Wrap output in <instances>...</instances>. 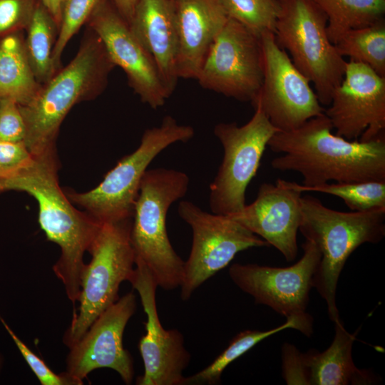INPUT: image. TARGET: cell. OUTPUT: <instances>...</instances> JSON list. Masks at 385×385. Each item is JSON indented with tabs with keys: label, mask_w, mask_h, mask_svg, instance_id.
Instances as JSON below:
<instances>
[{
	"label": "cell",
	"mask_w": 385,
	"mask_h": 385,
	"mask_svg": "<svg viewBox=\"0 0 385 385\" xmlns=\"http://www.w3.org/2000/svg\"><path fill=\"white\" fill-rule=\"evenodd\" d=\"M263 80L251 103L259 108L279 131L298 128L312 118L324 113L309 79L294 66L274 34L260 35Z\"/></svg>",
	"instance_id": "12"
},
{
	"label": "cell",
	"mask_w": 385,
	"mask_h": 385,
	"mask_svg": "<svg viewBox=\"0 0 385 385\" xmlns=\"http://www.w3.org/2000/svg\"><path fill=\"white\" fill-rule=\"evenodd\" d=\"M178 35L177 73L196 79L217 36L229 19L219 0H172Z\"/></svg>",
	"instance_id": "19"
},
{
	"label": "cell",
	"mask_w": 385,
	"mask_h": 385,
	"mask_svg": "<svg viewBox=\"0 0 385 385\" xmlns=\"http://www.w3.org/2000/svg\"><path fill=\"white\" fill-rule=\"evenodd\" d=\"M41 87L31 68L23 32L0 39V98L28 104Z\"/></svg>",
	"instance_id": "22"
},
{
	"label": "cell",
	"mask_w": 385,
	"mask_h": 385,
	"mask_svg": "<svg viewBox=\"0 0 385 385\" xmlns=\"http://www.w3.org/2000/svg\"><path fill=\"white\" fill-rule=\"evenodd\" d=\"M1 192V188H0V192Z\"/></svg>",
	"instance_id": "37"
},
{
	"label": "cell",
	"mask_w": 385,
	"mask_h": 385,
	"mask_svg": "<svg viewBox=\"0 0 385 385\" xmlns=\"http://www.w3.org/2000/svg\"><path fill=\"white\" fill-rule=\"evenodd\" d=\"M26 31L24 46L26 56L37 81L42 85L56 73L53 51L58 27L41 0L38 1Z\"/></svg>",
	"instance_id": "23"
},
{
	"label": "cell",
	"mask_w": 385,
	"mask_h": 385,
	"mask_svg": "<svg viewBox=\"0 0 385 385\" xmlns=\"http://www.w3.org/2000/svg\"><path fill=\"white\" fill-rule=\"evenodd\" d=\"M290 328L299 331V325L295 321L287 319L285 323L272 329H247L240 332L208 366L191 376L185 377L183 385L219 384L224 370L232 362L265 339Z\"/></svg>",
	"instance_id": "26"
},
{
	"label": "cell",
	"mask_w": 385,
	"mask_h": 385,
	"mask_svg": "<svg viewBox=\"0 0 385 385\" xmlns=\"http://www.w3.org/2000/svg\"><path fill=\"white\" fill-rule=\"evenodd\" d=\"M334 337L324 351L309 349L300 353L305 384L311 385H363L377 382L374 374L356 366L352 359V346L356 331L351 334L340 318L334 322Z\"/></svg>",
	"instance_id": "21"
},
{
	"label": "cell",
	"mask_w": 385,
	"mask_h": 385,
	"mask_svg": "<svg viewBox=\"0 0 385 385\" xmlns=\"http://www.w3.org/2000/svg\"><path fill=\"white\" fill-rule=\"evenodd\" d=\"M327 17V33L334 45L348 31L384 19L385 0H312Z\"/></svg>",
	"instance_id": "24"
},
{
	"label": "cell",
	"mask_w": 385,
	"mask_h": 385,
	"mask_svg": "<svg viewBox=\"0 0 385 385\" xmlns=\"http://www.w3.org/2000/svg\"><path fill=\"white\" fill-rule=\"evenodd\" d=\"M87 27L103 43L115 66L125 72L128 83L140 101L153 109L169 98L153 57L132 32L112 0H105L94 11Z\"/></svg>",
	"instance_id": "16"
},
{
	"label": "cell",
	"mask_w": 385,
	"mask_h": 385,
	"mask_svg": "<svg viewBox=\"0 0 385 385\" xmlns=\"http://www.w3.org/2000/svg\"><path fill=\"white\" fill-rule=\"evenodd\" d=\"M0 321L9 334L28 365L42 385H80L83 383L71 376L66 371L61 374H55L43 361L34 354L12 331L4 319Z\"/></svg>",
	"instance_id": "31"
},
{
	"label": "cell",
	"mask_w": 385,
	"mask_h": 385,
	"mask_svg": "<svg viewBox=\"0 0 385 385\" xmlns=\"http://www.w3.org/2000/svg\"><path fill=\"white\" fill-rule=\"evenodd\" d=\"M115 66L98 36L88 27L75 56L41 85L28 104L19 106L26 125L24 142L34 157L55 153L60 126L70 110L101 95Z\"/></svg>",
	"instance_id": "3"
},
{
	"label": "cell",
	"mask_w": 385,
	"mask_h": 385,
	"mask_svg": "<svg viewBox=\"0 0 385 385\" xmlns=\"http://www.w3.org/2000/svg\"><path fill=\"white\" fill-rule=\"evenodd\" d=\"M343 58L369 66L385 77V21L346 32L336 43Z\"/></svg>",
	"instance_id": "25"
},
{
	"label": "cell",
	"mask_w": 385,
	"mask_h": 385,
	"mask_svg": "<svg viewBox=\"0 0 385 385\" xmlns=\"http://www.w3.org/2000/svg\"><path fill=\"white\" fill-rule=\"evenodd\" d=\"M299 231L318 248L321 257L312 277L314 287L325 301L329 319L339 318L336 294L339 275L354 250L364 243L376 244L385 235V207L340 212L317 197H301Z\"/></svg>",
	"instance_id": "4"
},
{
	"label": "cell",
	"mask_w": 385,
	"mask_h": 385,
	"mask_svg": "<svg viewBox=\"0 0 385 385\" xmlns=\"http://www.w3.org/2000/svg\"><path fill=\"white\" fill-rule=\"evenodd\" d=\"M302 257L284 267L257 264H232L228 270L233 283L252 296L257 304L268 306L287 319L295 321L299 332L307 337L313 333V318L307 312L312 277L321 255L317 247L306 240Z\"/></svg>",
	"instance_id": "10"
},
{
	"label": "cell",
	"mask_w": 385,
	"mask_h": 385,
	"mask_svg": "<svg viewBox=\"0 0 385 385\" xmlns=\"http://www.w3.org/2000/svg\"><path fill=\"white\" fill-rule=\"evenodd\" d=\"M229 19L256 35L274 34L280 6L278 0H219Z\"/></svg>",
	"instance_id": "28"
},
{
	"label": "cell",
	"mask_w": 385,
	"mask_h": 385,
	"mask_svg": "<svg viewBox=\"0 0 385 385\" xmlns=\"http://www.w3.org/2000/svg\"><path fill=\"white\" fill-rule=\"evenodd\" d=\"M134 272L129 282L138 292L146 315V333L138 344L144 373L136 379L138 385H183L184 370L190 354L184 338L178 329H165L157 311L155 293L158 284L147 266L135 259Z\"/></svg>",
	"instance_id": "15"
},
{
	"label": "cell",
	"mask_w": 385,
	"mask_h": 385,
	"mask_svg": "<svg viewBox=\"0 0 385 385\" xmlns=\"http://www.w3.org/2000/svg\"><path fill=\"white\" fill-rule=\"evenodd\" d=\"M118 12L129 24L138 0H112Z\"/></svg>",
	"instance_id": "35"
},
{
	"label": "cell",
	"mask_w": 385,
	"mask_h": 385,
	"mask_svg": "<svg viewBox=\"0 0 385 385\" xmlns=\"http://www.w3.org/2000/svg\"><path fill=\"white\" fill-rule=\"evenodd\" d=\"M189 183L188 175L180 170H147L134 206L130 241L135 259L147 266L158 287L166 291L180 287L185 266L168 236L167 213L172 204L185 195Z\"/></svg>",
	"instance_id": "5"
},
{
	"label": "cell",
	"mask_w": 385,
	"mask_h": 385,
	"mask_svg": "<svg viewBox=\"0 0 385 385\" xmlns=\"http://www.w3.org/2000/svg\"><path fill=\"white\" fill-rule=\"evenodd\" d=\"M53 18L58 29L61 23V9L63 0H41Z\"/></svg>",
	"instance_id": "36"
},
{
	"label": "cell",
	"mask_w": 385,
	"mask_h": 385,
	"mask_svg": "<svg viewBox=\"0 0 385 385\" xmlns=\"http://www.w3.org/2000/svg\"><path fill=\"white\" fill-rule=\"evenodd\" d=\"M194 135L192 126L179 124L171 115H165L159 126L145 130L136 150L120 159L98 185L88 192L66 195L100 224L133 218L140 182L148 165L170 145L188 142Z\"/></svg>",
	"instance_id": "6"
},
{
	"label": "cell",
	"mask_w": 385,
	"mask_h": 385,
	"mask_svg": "<svg viewBox=\"0 0 385 385\" xmlns=\"http://www.w3.org/2000/svg\"><path fill=\"white\" fill-rule=\"evenodd\" d=\"M274 35L294 66L314 86L321 105L329 106L341 83L346 61L327 33V17L312 0H278Z\"/></svg>",
	"instance_id": "7"
},
{
	"label": "cell",
	"mask_w": 385,
	"mask_h": 385,
	"mask_svg": "<svg viewBox=\"0 0 385 385\" xmlns=\"http://www.w3.org/2000/svg\"><path fill=\"white\" fill-rule=\"evenodd\" d=\"M137 308L136 297L128 292L103 311L80 340L70 348L66 373L83 383L89 373L110 368L130 384L134 370L130 354L124 349L123 336Z\"/></svg>",
	"instance_id": "17"
},
{
	"label": "cell",
	"mask_w": 385,
	"mask_h": 385,
	"mask_svg": "<svg viewBox=\"0 0 385 385\" xmlns=\"http://www.w3.org/2000/svg\"><path fill=\"white\" fill-rule=\"evenodd\" d=\"M329 118H312L291 131H277L267 146L282 155L272 159L279 171H295L302 185L312 187L330 181L356 183L385 180V135L366 142L333 134Z\"/></svg>",
	"instance_id": "1"
},
{
	"label": "cell",
	"mask_w": 385,
	"mask_h": 385,
	"mask_svg": "<svg viewBox=\"0 0 385 385\" xmlns=\"http://www.w3.org/2000/svg\"><path fill=\"white\" fill-rule=\"evenodd\" d=\"M302 195L287 180L277 179L274 185L265 183L252 203L228 216L292 262L298 254Z\"/></svg>",
	"instance_id": "18"
},
{
	"label": "cell",
	"mask_w": 385,
	"mask_h": 385,
	"mask_svg": "<svg viewBox=\"0 0 385 385\" xmlns=\"http://www.w3.org/2000/svg\"><path fill=\"white\" fill-rule=\"evenodd\" d=\"M132 218L101 225L89 252V264L81 273L78 314L63 335L70 349L76 344L96 318L118 299L120 284L130 279L135 254L130 241Z\"/></svg>",
	"instance_id": "8"
},
{
	"label": "cell",
	"mask_w": 385,
	"mask_h": 385,
	"mask_svg": "<svg viewBox=\"0 0 385 385\" xmlns=\"http://www.w3.org/2000/svg\"><path fill=\"white\" fill-rule=\"evenodd\" d=\"M38 0H0V39L28 28Z\"/></svg>",
	"instance_id": "30"
},
{
	"label": "cell",
	"mask_w": 385,
	"mask_h": 385,
	"mask_svg": "<svg viewBox=\"0 0 385 385\" xmlns=\"http://www.w3.org/2000/svg\"><path fill=\"white\" fill-rule=\"evenodd\" d=\"M292 186L304 192H318L341 198L352 211H367L385 207V180L356 183H325L304 187L295 182Z\"/></svg>",
	"instance_id": "27"
},
{
	"label": "cell",
	"mask_w": 385,
	"mask_h": 385,
	"mask_svg": "<svg viewBox=\"0 0 385 385\" xmlns=\"http://www.w3.org/2000/svg\"><path fill=\"white\" fill-rule=\"evenodd\" d=\"M105 0H63L58 34L53 51L56 73L61 68L62 53L73 36Z\"/></svg>",
	"instance_id": "29"
},
{
	"label": "cell",
	"mask_w": 385,
	"mask_h": 385,
	"mask_svg": "<svg viewBox=\"0 0 385 385\" xmlns=\"http://www.w3.org/2000/svg\"><path fill=\"white\" fill-rule=\"evenodd\" d=\"M279 131L259 108L242 125L220 123L214 134L223 148V158L210 185L211 212L230 215L245 205L247 188L255 176L268 142Z\"/></svg>",
	"instance_id": "9"
},
{
	"label": "cell",
	"mask_w": 385,
	"mask_h": 385,
	"mask_svg": "<svg viewBox=\"0 0 385 385\" xmlns=\"http://www.w3.org/2000/svg\"><path fill=\"white\" fill-rule=\"evenodd\" d=\"M195 80L205 89L252 103L263 80L260 36L229 19L213 41Z\"/></svg>",
	"instance_id": "13"
},
{
	"label": "cell",
	"mask_w": 385,
	"mask_h": 385,
	"mask_svg": "<svg viewBox=\"0 0 385 385\" xmlns=\"http://www.w3.org/2000/svg\"><path fill=\"white\" fill-rule=\"evenodd\" d=\"M324 113L336 134L366 142L384 135L385 77L360 62L346 61L344 78Z\"/></svg>",
	"instance_id": "14"
},
{
	"label": "cell",
	"mask_w": 385,
	"mask_h": 385,
	"mask_svg": "<svg viewBox=\"0 0 385 385\" xmlns=\"http://www.w3.org/2000/svg\"><path fill=\"white\" fill-rule=\"evenodd\" d=\"M34 160L24 141L0 140V183L16 176Z\"/></svg>",
	"instance_id": "32"
},
{
	"label": "cell",
	"mask_w": 385,
	"mask_h": 385,
	"mask_svg": "<svg viewBox=\"0 0 385 385\" xmlns=\"http://www.w3.org/2000/svg\"><path fill=\"white\" fill-rule=\"evenodd\" d=\"M57 164L55 153L35 157L29 168L1 181L0 188L1 192H24L36 200L41 228L61 249L53 270L75 304L81 292L84 253L89 251L102 224L73 206L59 186Z\"/></svg>",
	"instance_id": "2"
},
{
	"label": "cell",
	"mask_w": 385,
	"mask_h": 385,
	"mask_svg": "<svg viewBox=\"0 0 385 385\" xmlns=\"http://www.w3.org/2000/svg\"><path fill=\"white\" fill-rule=\"evenodd\" d=\"M178 211L192 234L180 286L183 301L188 300L204 282L227 267L238 252L270 246L228 215L208 212L187 200L179 203Z\"/></svg>",
	"instance_id": "11"
},
{
	"label": "cell",
	"mask_w": 385,
	"mask_h": 385,
	"mask_svg": "<svg viewBox=\"0 0 385 385\" xmlns=\"http://www.w3.org/2000/svg\"><path fill=\"white\" fill-rule=\"evenodd\" d=\"M128 25L153 57L170 96L179 79L178 35L172 0H138Z\"/></svg>",
	"instance_id": "20"
},
{
	"label": "cell",
	"mask_w": 385,
	"mask_h": 385,
	"mask_svg": "<svg viewBox=\"0 0 385 385\" xmlns=\"http://www.w3.org/2000/svg\"><path fill=\"white\" fill-rule=\"evenodd\" d=\"M299 354L300 352L293 345L284 344L282 347L283 376L287 384H305Z\"/></svg>",
	"instance_id": "34"
},
{
	"label": "cell",
	"mask_w": 385,
	"mask_h": 385,
	"mask_svg": "<svg viewBox=\"0 0 385 385\" xmlns=\"http://www.w3.org/2000/svg\"><path fill=\"white\" fill-rule=\"evenodd\" d=\"M25 122L19 105L11 98H0V140L24 141Z\"/></svg>",
	"instance_id": "33"
}]
</instances>
